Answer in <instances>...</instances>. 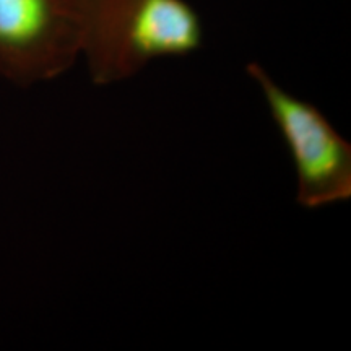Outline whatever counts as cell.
I'll list each match as a JSON object with an SVG mask.
<instances>
[{
  "label": "cell",
  "mask_w": 351,
  "mask_h": 351,
  "mask_svg": "<svg viewBox=\"0 0 351 351\" xmlns=\"http://www.w3.org/2000/svg\"><path fill=\"white\" fill-rule=\"evenodd\" d=\"M200 15L187 0H83L80 59L98 86L137 77L152 62L194 54Z\"/></svg>",
  "instance_id": "obj_1"
},
{
  "label": "cell",
  "mask_w": 351,
  "mask_h": 351,
  "mask_svg": "<svg viewBox=\"0 0 351 351\" xmlns=\"http://www.w3.org/2000/svg\"><path fill=\"white\" fill-rule=\"evenodd\" d=\"M245 72L256 83L287 143L296 176V204L317 210L351 199V145L326 114L289 93L261 64Z\"/></svg>",
  "instance_id": "obj_2"
},
{
  "label": "cell",
  "mask_w": 351,
  "mask_h": 351,
  "mask_svg": "<svg viewBox=\"0 0 351 351\" xmlns=\"http://www.w3.org/2000/svg\"><path fill=\"white\" fill-rule=\"evenodd\" d=\"M83 0H0V75L16 86L56 80L80 59Z\"/></svg>",
  "instance_id": "obj_3"
}]
</instances>
